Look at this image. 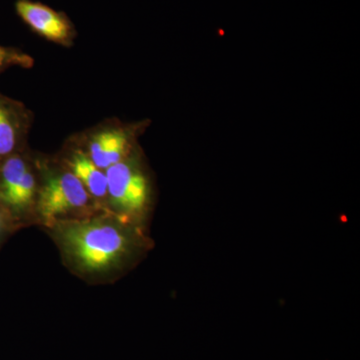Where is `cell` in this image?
I'll list each match as a JSON object with an SVG mask.
<instances>
[{"instance_id":"52a82bcc","label":"cell","mask_w":360,"mask_h":360,"mask_svg":"<svg viewBox=\"0 0 360 360\" xmlns=\"http://www.w3.org/2000/svg\"><path fill=\"white\" fill-rule=\"evenodd\" d=\"M34 115L25 103L0 92V165L28 146Z\"/></svg>"},{"instance_id":"6da1fadb","label":"cell","mask_w":360,"mask_h":360,"mask_svg":"<svg viewBox=\"0 0 360 360\" xmlns=\"http://www.w3.org/2000/svg\"><path fill=\"white\" fill-rule=\"evenodd\" d=\"M44 231L58 246L66 269L91 284L115 283L146 248L141 227L106 212L58 222Z\"/></svg>"},{"instance_id":"9c48e42d","label":"cell","mask_w":360,"mask_h":360,"mask_svg":"<svg viewBox=\"0 0 360 360\" xmlns=\"http://www.w3.org/2000/svg\"><path fill=\"white\" fill-rule=\"evenodd\" d=\"M34 66V58L15 46L0 45V75L11 68L30 70Z\"/></svg>"},{"instance_id":"8992f818","label":"cell","mask_w":360,"mask_h":360,"mask_svg":"<svg viewBox=\"0 0 360 360\" xmlns=\"http://www.w3.org/2000/svg\"><path fill=\"white\" fill-rule=\"evenodd\" d=\"M14 11L21 22L40 39L65 49L75 45L77 27L65 11L34 0H16Z\"/></svg>"},{"instance_id":"7a4b0ae2","label":"cell","mask_w":360,"mask_h":360,"mask_svg":"<svg viewBox=\"0 0 360 360\" xmlns=\"http://www.w3.org/2000/svg\"><path fill=\"white\" fill-rule=\"evenodd\" d=\"M37 225L46 229L63 221L82 220L104 212L56 155L39 153Z\"/></svg>"},{"instance_id":"ba28073f","label":"cell","mask_w":360,"mask_h":360,"mask_svg":"<svg viewBox=\"0 0 360 360\" xmlns=\"http://www.w3.org/2000/svg\"><path fill=\"white\" fill-rule=\"evenodd\" d=\"M56 156L82 182L99 207L108 212V179L105 172L97 167L89 156L70 139L66 141Z\"/></svg>"},{"instance_id":"3957f363","label":"cell","mask_w":360,"mask_h":360,"mask_svg":"<svg viewBox=\"0 0 360 360\" xmlns=\"http://www.w3.org/2000/svg\"><path fill=\"white\" fill-rule=\"evenodd\" d=\"M108 212L127 224L141 227L151 200L153 184L139 148L124 160L105 170Z\"/></svg>"},{"instance_id":"30bf717a","label":"cell","mask_w":360,"mask_h":360,"mask_svg":"<svg viewBox=\"0 0 360 360\" xmlns=\"http://www.w3.org/2000/svg\"><path fill=\"white\" fill-rule=\"evenodd\" d=\"M20 231L6 205L0 200V250L14 233Z\"/></svg>"},{"instance_id":"5b68a950","label":"cell","mask_w":360,"mask_h":360,"mask_svg":"<svg viewBox=\"0 0 360 360\" xmlns=\"http://www.w3.org/2000/svg\"><path fill=\"white\" fill-rule=\"evenodd\" d=\"M142 127H144L139 123L130 124L117 118H108L68 139L82 149L97 167L105 172L139 148L137 137Z\"/></svg>"},{"instance_id":"277c9868","label":"cell","mask_w":360,"mask_h":360,"mask_svg":"<svg viewBox=\"0 0 360 360\" xmlns=\"http://www.w3.org/2000/svg\"><path fill=\"white\" fill-rule=\"evenodd\" d=\"M39 153L30 146L0 165V200L21 229L37 225Z\"/></svg>"}]
</instances>
